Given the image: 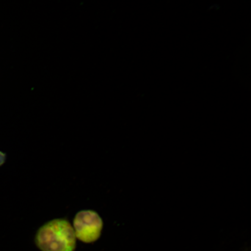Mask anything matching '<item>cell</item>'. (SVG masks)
<instances>
[{"label":"cell","mask_w":251,"mask_h":251,"mask_svg":"<svg viewBox=\"0 0 251 251\" xmlns=\"http://www.w3.org/2000/svg\"><path fill=\"white\" fill-rule=\"evenodd\" d=\"M35 242L42 251H74L76 235L70 222L66 219H56L39 228Z\"/></svg>","instance_id":"obj_1"},{"label":"cell","mask_w":251,"mask_h":251,"mask_svg":"<svg viewBox=\"0 0 251 251\" xmlns=\"http://www.w3.org/2000/svg\"><path fill=\"white\" fill-rule=\"evenodd\" d=\"M76 237L85 243L95 242L101 235L103 222L96 212L84 210L78 212L74 220Z\"/></svg>","instance_id":"obj_2"},{"label":"cell","mask_w":251,"mask_h":251,"mask_svg":"<svg viewBox=\"0 0 251 251\" xmlns=\"http://www.w3.org/2000/svg\"><path fill=\"white\" fill-rule=\"evenodd\" d=\"M6 159V155L4 153L0 151V166L4 164Z\"/></svg>","instance_id":"obj_3"}]
</instances>
